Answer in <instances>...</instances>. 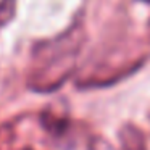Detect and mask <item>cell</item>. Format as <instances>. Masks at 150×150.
I'll use <instances>...</instances> for the list:
<instances>
[{"label":"cell","instance_id":"1","mask_svg":"<svg viewBox=\"0 0 150 150\" xmlns=\"http://www.w3.org/2000/svg\"><path fill=\"white\" fill-rule=\"evenodd\" d=\"M15 15V0H2L0 2V26L13 18Z\"/></svg>","mask_w":150,"mask_h":150}]
</instances>
